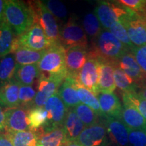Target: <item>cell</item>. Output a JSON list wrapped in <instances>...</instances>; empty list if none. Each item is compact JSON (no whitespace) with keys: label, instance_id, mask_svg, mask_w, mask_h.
<instances>
[{"label":"cell","instance_id":"obj_46","mask_svg":"<svg viewBox=\"0 0 146 146\" xmlns=\"http://www.w3.org/2000/svg\"><path fill=\"white\" fill-rule=\"evenodd\" d=\"M139 85H143L144 87H146V76H145V77L144 78V79L143 80V81H142L141 83L139 84Z\"/></svg>","mask_w":146,"mask_h":146},{"label":"cell","instance_id":"obj_32","mask_svg":"<svg viewBox=\"0 0 146 146\" xmlns=\"http://www.w3.org/2000/svg\"><path fill=\"white\" fill-rule=\"evenodd\" d=\"M83 28L87 35L94 39L99 35L102 31L100 22L94 12H89L84 16Z\"/></svg>","mask_w":146,"mask_h":146},{"label":"cell","instance_id":"obj_19","mask_svg":"<svg viewBox=\"0 0 146 146\" xmlns=\"http://www.w3.org/2000/svg\"><path fill=\"white\" fill-rule=\"evenodd\" d=\"M76 78L67 75L58 89V94L68 109H73L81 103L76 90Z\"/></svg>","mask_w":146,"mask_h":146},{"label":"cell","instance_id":"obj_22","mask_svg":"<svg viewBox=\"0 0 146 146\" xmlns=\"http://www.w3.org/2000/svg\"><path fill=\"white\" fill-rule=\"evenodd\" d=\"M85 127L73 109H69L63 125L67 143L76 141Z\"/></svg>","mask_w":146,"mask_h":146},{"label":"cell","instance_id":"obj_13","mask_svg":"<svg viewBox=\"0 0 146 146\" xmlns=\"http://www.w3.org/2000/svg\"><path fill=\"white\" fill-rule=\"evenodd\" d=\"M88 47L76 46L66 50L67 75L76 78L89 56Z\"/></svg>","mask_w":146,"mask_h":146},{"label":"cell","instance_id":"obj_15","mask_svg":"<svg viewBox=\"0 0 146 146\" xmlns=\"http://www.w3.org/2000/svg\"><path fill=\"white\" fill-rule=\"evenodd\" d=\"M106 127L109 137L118 146H127L129 129L120 119L112 117H102Z\"/></svg>","mask_w":146,"mask_h":146},{"label":"cell","instance_id":"obj_43","mask_svg":"<svg viewBox=\"0 0 146 146\" xmlns=\"http://www.w3.org/2000/svg\"><path fill=\"white\" fill-rule=\"evenodd\" d=\"M5 0H0V24H1L4 20V9H5Z\"/></svg>","mask_w":146,"mask_h":146},{"label":"cell","instance_id":"obj_24","mask_svg":"<svg viewBox=\"0 0 146 146\" xmlns=\"http://www.w3.org/2000/svg\"><path fill=\"white\" fill-rule=\"evenodd\" d=\"M41 74L38 64L29 65L18 64L14 79L21 85L31 86Z\"/></svg>","mask_w":146,"mask_h":146},{"label":"cell","instance_id":"obj_33","mask_svg":"<svg viewBox=\"0 0 146 146\" xmlns=\"http://www.w3.org/2000/svg\"><path fill=\"white\" fill-rule=\"evenodd\" d=\"M73 110L85 127L92 126L98 123V118L100 116L87 105L80 103Z\"/></svg>","mask_w":146,"mask_h":146},{"label":"cell","instance_id":"obj_11","mask_svg":"<svg viewBox=\"0 0 146 146\" xmlns=\"http://www.w3.org/2000/svg\"><path fill=\"white\" fill-rule=\"evenodd\" d=\"M135 47L146 45V18L133 13L121 22Z\"/></svg>","mask_w":146,"mask_h":146},{"label":"cell","instance_id":"obj_25","mask_svg":"<svg viewBox=\"0 0 146 146\" xmlns=\"http://www.w3.org/2000/svg\"><path fill=\"white\" fill-rule=\"evenodd\" d=\"M46 50L36 51L26 47H18L11 54L14 55L18 64L29 65L39 63Z\"/></svg>","mask_w":146,"mask_h":146},{"label":"cell","instance_id":"obj_9","mask_svg":"<svg viewBox=\"0 0 146 146\" xmlns=\"http://www.w3.org/2000/svg\"><path fill=\"white\" fill-rule=\"evenodd\" d=\"M100 60L91 51L89 52L88 60L78 73L76 81L78 83L98 96L99 81Z\"/></svg>","mask_w":146,"mask_h":146},{"label":"cell","instance_id":"obj_23","mask_svg":"<svg viewBox=\"0 0 146 146\" xmlns=\"http://www.w3.org/2000/svg\"><path fill=\"white\" fill-rule=\"evenodd\" d=\"M36 146H64L67 143L63 127H58L50 131L39 129Z\"/></svg>","mask_w":146,"mask_h":146},{"label":"cell","instance_id":"obj_8","mask_svg":"<svg viewBox=\"0 0 146 146\" xmlns=\"http://www.w3.org/2000/svg\"><path fill=\"white\" fill-rule=\"evenodd\" d=\"M60 41L66 50L76 46L88 47L87 34L83 27L72 18L60 30Z\"/></svg>","mask_w":146,"mask_h":146},{"label":"cell","instance_id":"obj_34","mask_svg":"<svg viewBox=\"0 0 146 146\" xmlns=\"http://www.w3.org/2000/svg\"><path fill=\"white\" fill-rule=\"evenodd\" d=\"M123 104L132 105L146 120V100L137 93H122Z\"/></svg>","mask_w":146,"mask_h":146},{"label":"cell","instance_id":"obj_12","mask_svg":"<svg viewBox=\"0 0 146 146\" xmlns=\"http://www.w3.org/2000/svg\"><path fill=\"white\" fill-rule=\"evenodd\" d=\"M108 137L106 127L102 122L85 127L76 142L81 146H108Z\"/></svg>","mask_w":146,"mask_h":146},{"label":"cell","instance_id":"obj_5","mask_svg":"<svg viewBox=\"0 0 146 146\" xmlns=\"http://www.w3.org/2000/svg\"><path fill=\"white\" fill-rule=\"evenodd\" d=\"M116 3L101 1L98 2L94 13L100 22L104 29L109 30L115 22H122L125 18L134 13L130 9L123 6L118 1Z\"/></svg>","mask_w":146,"mask_h":146},{"label":"cell","instance_id":"obj_7","mask_svg":"<svg viewBox=\"0 0 146 146\" xmlns=\"http://www.w3.org/2000/svg\"><path fill=\"white\" fill-rule=\"evenodd\" d=\"M66 77L65 75H45L41 73L33 107H44L47 100L58 93Z\"/></svg>","mask_w":146,"mask_h":146},{"label":"cell","instance_id":"obj_37","mask_svg":"<svg viewBox=\"0 0 146 146\" xmlns=\"http://www.w3.org/2000/svg\"><path fill=\"white\" fill-rule=\"evenodd\" d=\"M56 19L63 20L67 16V9L64 4L58 0L42 1Z\"/></svg>","mask_w":146,"mask_h":146},{"label":"cell","instance_id":"obj_2","mask_svg":"<svg viewBox=\"0 0 146 146\" xmlns=\"http://www.w3.org/2000/svg\"><path fill=\"white\" fill-rule=\"evenodd\" d=\"M98 59L115 64L124 54L130 52L109 30L103 29L94 39V49L91 51Z\"/></svg>","mask_w":146,"mask_h":146},{"label":"cell","instance_id":"obj_27","mask_svg":"<svg viewBox=\"0 0 146 146\" xmlns=\"http://www.w3.org/2000/svg\"><path fill=\"white\" fill-rule=\"evenodd\" d=\"M49 114L44 107H33L28 111L27 120L30 130L38 131L46 125Z\"/></svg>","mask_w":146,"mask_h":146},{"label":"cell","instance_id":"obj_31","mask_svg":"<svg viewBox=\"0 0 146 146\" xmlns=\"http://www.w3.org/2000/svg\"><path fill=\"white\" fill-rule=\"evenodd\" d=\"M76 90H77L78 96L81 103L90 107L95 112L98 114L100 117H102V113L98 96L89 89L78 84V82L76 83Z\"/></svg>","mask_w":146,"mask_h":146},{"label":"cell","instance_id":"obj_45","mask_svg":"<svg viewBox=\"0 0 146 146\" xmlns=\"http://www.w3.org/2000/svg\"><path fill=\"white\" fill-rule=\"evenodd\" d=\"M64 146H81L76 141L74 142H68V143H66Z\"/></svg>","mask_w":146,"mask_h":146},{"label":"cell","instance_id":"obj_42","mask_svg":"<svg viewBox=\"0 0 146 146\" xmlns=\"http://www.w3.org/2000/svg\"><path fill=\"white\" fill-rule=\"evenodd\" d=\"M5 131V115L2 107L0 106V133Z\"/></svg>","mask_w":146,"mask_h":146},{"label":"cell","instance_id":"obj_10","mask_svg":"<svg viewBox=\"0 0 146 146\" xmlns=\"http://www.w3.org/2000/svg\"><path fill=\"white\" fill-rule=\"evenodd\" d=\"M44 108L48 112L49 119L46 125L41 129L42 130L50 131L58 127H62L69 109L58 93L47 100Z\"/></svg>","mask_w":146,"mask_h":146},{"label":"cell","instance_id":"obj_36","mask_svg":"<svg viewBox=\"0 0 146 146\" xmlns=\"http://www.w3.org/2000/svg\"><path fill=\"white\" fill-rule=\"evenodd\" d=\"M36 92L31 85H21L19 91V102L20 106L25 107L30 109L29 107H33L35 98L36 97Z\"/></svg>","mask_w":146,"mask_h":146},{"label":"cell","instance_id":"obj_41","mask_svg":"<svg viewBox=\"0 0 146 146\" xmlns=\"http://www.w3.org/2000/svg\"><path fill=\"white\" fill-rule=\"evenodd\" d=\"M0 146H13L5 133H0Z\"/></svg>","mask_w":146,"mask_h":146},{"label":"cell","instance_id":"obj_38","mask_svg":"<svg viewBox=\"0 0 146 146\" xmlns=\"http://www.w3.org/2000/svg\"><path fill=\"white\" fill-rule=\"evenodd\" d=\"M118 2L139 16L146 18V0H120Z\"/></svg>","mask_w":146,"mask_h":146},{"label":"cell","instance_id":"obj_30","mask_svg":"<svg viewBox=\"0 0 146 146\" xmlns=\"http://www.w3.org/2000/svg\"><path fill=\"white\" fill-rule=\"evenodd\" d=\"M114 81L116 86L122 93H136L139 85L120 68L114 66Z\"/></svg>","mask_w":146,"mask_h":146},{"label":"cell","instance_id":"obj_44","mask_svg":"<svg viewBox=\"0 0 146 146\" xmlns=\"http://www.w3.org/2000/svg\"><path fill=\"white\" fill-rule=\"evenodd\" d=\"M136 93L146 100V87H144L143 85H139L137 91Z\"/></svg>","mask_w":146,"mask_h":146},{"label":"cell","instance_id":"obj_26","mask_svg":"<svg viewBox=\"0 0 146 146\" xmlns=\"http://www.w3.org/2000/svg\"><path fill=\"white\" fill-rule=\"evenodd\" d=\"M5 134L10 139L13 146H36L39 133L37 131H8Z\"/></svg>","mask_w":146,"mask_h":146},{"label":"cell","instance_id":"obj_16","mask_svg":"<svg viewBox=\"0 0 146 146\" xmlns=\"http://www.w3.org/2000/svg\"><path fill=\"white\" fill-rule=\"evenodd\" d=\"M102 117H112L120 119L123 110L121 102L114 93H100L98 95Z\"/></svg>","mask_w":146,"mask_h":146},{"label":"cell","instance_id":"obj_39","mask_svg":"<svg viewBox=\"0 0 146 146\" xmlns=\"http://www.w3.org/2000/svg\"><path fill=\"white\" fill-rule=\"evenodd\" d=\"M129 142L131 146H146V131L129 129Z\"/></svg>","mask_w":146,"mask_h":146},{"label":"cell","instance_id":"obj_3","mask_svg":"<svg viewBox=\"0 0 146 146\" xmlns=\"http://www.w3.org/2000/svg\"><path fill=\"white\" fill-rule=\"evenodd\" d=\"M40 72L45 75L67 76L66 50L58 43L52 45L38 63Z\"/></svg>","mask_w":146,"mask_h":146},{"label":"cell","instance_id":"obj_17","mask_svg":"<svg viewBox=\"0 0 146 146\" xmlns=\"http://www.w3.org/2000/svg\"><path fill=\"white\" fill-rule=\"evenodd\" d=\"M114 66L123 70L138 85L141 83L146 76V74L138 64L137 62L131 52H128L124 54L116 62Z\"/></svg>","mask_w":146,"mask_h":146},{"label":"cell","instance_id":"obj_14","mask_svg":"<svg viewBox=\"0 0 146 146\" xmlns=\"http://www.w3.org/2000/svg\"><path fill=\"white\" fill-rule=\"evenodd\" d=\"M29 110L23 106L7 109L5 111V132L30 130L27 120Z\"/></svg>","mask_w":146,"mask_h":146},{"label":"cell","instance_id":"obj_1","mask_svg":"<svg viewBox=\"0 0 146 146\" xmlns=\"http://www.w3.org/2000/svg\"><path fill=\"white\" fill-rule=\"evenodd\" d=\"M4 20L12 28L16 36L25 33L35 23L31 7L19 0L5 1Z\"/></svg>","mask_w":146,"mask_h":146},{"label":"cell","instance_id":"obj_28","mask_svg":"<svg viewBox=\"0 0 146 146\" xmlns=\"http://www.w3.org/2000/svg\"><path fill=\"white\" fill-rule=\"evenodd\" d=\"M15 38V34L6 22L0 24V58L11 54Z\"/></svg>","mask_w":146,"mask_h":146},{"label":"cell","instance_id":"obj_18","mask_svg":"<svg viewBox=\"0 0 146 146\" xmlns=\"http://www.w3.org/2000/svg\"><path fill=\"white\" fill-rule=\"evenodd\" d=\"M21 85L15 79L0 85V106L7 109L20 106L19 91Z\"/></svg>","mask_w":146,"mask_h":146},{"label":"cell","instance_id":"obj_6","mask_svg":"<svg viewBox=\"0 0 146 146\" xmlns=\"http://www.w3.org/2000/svg\"><path fill=\"white\" fill-rule=\"evenodd\" d=\"M51 44L45 32L39 25L35 23L27 31L21 36H16L12 50L18 47H26L36 51L46 50Z\"/></svg>","mask_w":146,"mask_h":146},{"label":"cell","instance_id":"obj_20","mask_svg":"<svg viewBox=\"0 0 146 146\" xmlns=\"http://www.w3.org/2000/svg\"><path fill=\"white\" fill-rule=\"evenodd\" d=\"M120 120L129 129L146 131V120L132 105L123 104Z\"/></svg>","mask_w":146,"mask_h":146},{"label":"cell","instance_id":"obj_21","mask_svg":"<svg viewBox=\"0 0 146 146\" xmlns=\"http://www.w3.org/2000/svg\"><path fill=\"white\" fill-rule=\"evenodd\" d=\"M99 60V93H113L116 87L114 76V65L108 62Z\"/></svg>","mask_w":146,"mask_h":146},{"label":"cell","instance_id":"obj_29","mask_svg":"<svg viewBox=\"0 0 146 146\" xmlns=\"http://www.w3.org/2000/svg\"><path fill=\"white\" fill-rule=\"evenodd\" d=\"M18 64L12 54H10L0 60V85L14 79Z\"/></svg>","mask_w":146,"mask_h":146},{"label":"cell","instance_id":"obj_40","mask_svg":"<svg viewBox=\"0 0 146 146\" xmlns=\"http://www.w3.org/2000/svg\"><path fill=\"white\" fill-rule=\"evenodd\" d=\"M130 52L133 55L138 64L146 74V45L135 47Z\"/></svg>","mask_w":146,"mask_h":146},{"label":"cell","instance_id":"obj_35","mask_svg":"<svg viewBox=\"0 0 146 146\" xmlns=\"http://www.w3.org/2000/svg\"><path fill=\"white\" fill-rule=\"evenodd\" d=\"M109 31L120 42H122L124 45H126L130 50V51L132 50L133 47H135L133 43H131L130 39H129L126 28L121 22H115L112 26L110 27V28L109 29Z\"/></svg>","mask_w":146,"mask_h":146},{"label":"cell","instance_id":"obj_4","mask_svg":"<svg viewBox=\"0 0 146 146\" xmlns=\"http://www.w3.org/2000/svg\"><path fill=\"white\" fill-rule=\"evenodd\" d=\"M34 16L35 23L41 27L52 45L60 43V30L56 18L47 8L42 1H32L29 3Z\"/></svg>","mask_w":146,"mask_h":146}]
</instances>
